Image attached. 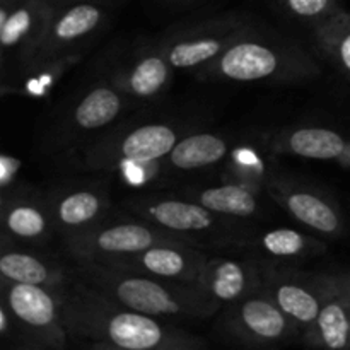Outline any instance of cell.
Masks as SVG:
<instances>
[{"label": "cell", "mask_w": 350, "mask_h": 350, "mask_svg": "<svg viewBox=\"0 0 350 350\" xmlns=\"http://www.w3.org/2000/svg\"><path fill=\"white\" fill-rule=\"evenodd\" d=\"M72 347L92 350H200L208 342L173 321L137 313L75 275L62 299Z\"/></svg>", "instance_id": "6da1fadb"}, {"label": "cell", "mask_w": 350, "mask_h": 350, "mask_svg": "<svg viewBox=\"0 0 350 350\" xmlns=\"http://www.w3.org/2000/svg\"><path fill=\"white\" fill-rule=\"evenodd\" d=\"M321 74L301 44L252 23L214 62L195 72L205 82L304 84Z\"/></svg>", "instance_id": "7a4b0ae2"}, {"label": "cell", "mask_w": 350, "mask_h": 350, "mask_svg": "<svg viewBox=\"0 0 350 350\" xmlns=\"http://www.w3.org/2000/svg\"><path fill=\"white\" fill-rule=\"evenodd\" d=\"M79 279L108 299L161 320H208L222 310L191 284L144 275L98 262H72Z\"/></svg>", "instance_id": "3957f363"}, {"label": "cell", "mask_w": 350, "mask_h": 350, "mask_svg": "<svg viewBox=\"0 0 350 350\" xmlns=\"http://www.w3.org/2000/svg\"><path fill=\"white\" fill-rule=\"evenodd\" d=\"M130 215L188 239L200 248L241 246L252 236L243 219L226 217L185 195H139L123 204Z\"/></svg>", "instance_id": "277c9868"}, {"label": "cell", "mask_w": 350, "mask_h": 350, "mask_svg": "<svg viewBox=\"0 0 350 350\" xmlns=\"http://www.w3.org/2000/svg\"><path fill=\"white\" fill-rule=\"evenodd\" d=\"M64 293L0 279V303L14 323L10 347L17 350H65L70 347L62 311Z\"/></svg>", "instance_id": "5b68a950"}, {"label": "cell", "mask_w": 350, "mask_h": 350, "mask_svg": "<svg viewBox=\"0 0 350 350\" xmlns=\"http://www.w3.org/2000/svg\"><path fill=\"white\" fill-rule=\"evenodd\" d=\"M181 137L183 129L174 123H139L92 139L82 150L81 163L88 171L115 173L123 164L164 159Z\"/></svg>", "instance_id": "8992f818"}, {"label": "cell", "mask_w": 350, "mask_h": 350, "mask_svg": "<svg viewBox=\"0 0 350 350\" xmlns=\"http://www.w3.org/2000/svg\"><path fill=\"white\" fill-rule=\"evenodd\" d=\"M159 243L190 241L135 215L122 221H109L108 215L94 228L62 238V246L72 262L85 260L99 263L144 252L149 246Z\"/></svg>", "instance_id": "52a82bcc"}, {"label": "cell", "mask_w": 350, "mask_h": 350, "mask_svg": "<svg viewBox=\"0 0 350 350\" xmlns=\"http://www.w3.org/2000/svg\"><path fill=\"white\" fill-rule=\"evenodd\" d=\"M109 21V7L89 0H75L51 14L40 41L19 72L41 67L62 58L81 57L91 41L99 36Z\"/></svg>", "instance_id": "ba28073f"}, {"label": "cell", "mask_w": 350, "mask_h": 350, "mask_svg": "<svg viewBox=\"0 0 350 350\" xmlns=\"http://www.w3.org/2000/svg\"><path fill=\"white\" fill-rule=\"evenodd\" d=\"M217 332L241 347H275L301 342L297 325L260 289L228 304L219 317Z\"/></svg>", "instance_id": "9c48e42d"}, {"label": "cell", "mask_w": 350, "mask_h": 350, "mask_svg": "<svg viewBox=\"0 0 350 350\" xmlns=\"http://www.w3.org/2000/svg\"><path fill=\"white\" fill-rule=\"evenodd\" d=\"M255 21L246 12H226L200 23L181 26L159 38L174 70H191L214 62Z\"/></svg>", "instance_id": "30bf717a"}, {"label": "cell", "mask_w": 350, "mask_h": 350, "mask_svg": "<svg viewBox=\"0 0 350 350\" xmlns=\"http://www.w3.org/2000/svg\"><path fill=\"white\" fill-rule=\"evenodd\" d=\"M265 191L291 217L323 238L337 239L345 234L347 224L342 208L334 198L313 185L273 171Z\"/></svg>", "instance_id": "8fae6325"}, {"label": "cell", "mask_w": 350, "mask_h": 350, "mask_svg": "<svg viewBox=\"0 0 350 350\" xmlns=\"http://www.w3.org/2000/svg\"><path fill=\"white\" fill-rule=\"evenodd\" d=\"M60 238L94 228L109 215V191L103 181H67L46 191Z\"/></svg>", "instance_id": "7c38bea8"}, {"label": "cell", "mask_w": 350, "mask_h": 350, "mask_svg": "<svg viewBox=\"0 0 350 350\" xmlns=\"http://www.w3.org/2000/svg\"><path fill=\"white\" fill-rule=\"evenodd\" d=\"M260 262L262 289L297 325L303 335L320 313L321 275H311L265 260Z\"/></svg>", "instance_id": "4fadbf2b"}, {"label": "cell", "mask_w": 350, "mask_h": 350, "mask_svg": "<svg viewBox=\"0 0 350 350\" xmlns=\"http://www.w3.org/2000/svg\"><path fill=\"white\" fill-rule=\"evenodd\" d=\"M132 99L115 88L108 79H101L72 105L58 129L57 149H68L84 137L94 135L111 126L122 116Z\"/></svg>", "instance_id": "5bb4252c"}, {"label": "cell", "mask_w": 350, "mask_h": 350, "mask_svg": "<svg viewBox=\"0 0 350 350\" xmlns=\"http://www.w3.org/2000/svg\"><path fill=\"white\" fill-rule=\"evenodd\" d=\"M173 74V65L159 40H156L135 48L129 57L116 62L106 79L132 101H150L167 91Z\"/></svg>", "instance_id": "9a60e30c"}, {"label": "cell", "mask_w": 350, "mask_h": 350, "mask_svg": "<svg viewBox=\"0 0 350 350\" xmlns=\"http://www.w3.org/2000/svg\"><path fill=\"white\" fill-rule=\"evenodd\" d=\"M2 238L26 246L48 245L55 231L46 191L16 187L2 193Z\"/></svg>", "instance_id": "2e32d148"}, {"label": "cell", "mask_w": 350, "mask_h": 350, "mask_svg": "<svg viewBox=\"0 0 350 350\" xmlns=\"http://www.w3.org/2000/svg\"><path fill=\"white\" fill-rule=\"evenodd\" d=\"M208 256L211 255L207 250L191 243H159L149 246L144 252L106 260L103 265L174 280V282L191 284L197 279L202 265L207 262Z\"/></svg>", "instance_id": "e0dca14e"}, {"label": "cell", "mask_w": 350, "mask_h": 350, "mask_svg": "<svg viewBox=\"0 0 350 350\" xmlns=\"http://www.w3.org/2000/svg\"><path fill=\"white\" fill-rule=\"evenodd\" d=\"M55 10L33 0H0V46L3 74L23 65L40 41Z\"/></svg>", "instance_id": "ac0fdd59"}, {"label": "cell", "mask_w": 350, "mask_h": 350, "mask_svg": "<svg viewBox=\"0 0 350 350\" xmlns=\"http://www.w3.org/2000/svg\"><path fill=\"white\" fill-rule=\"evenodd\" d=\"M0 279L64 293L75 279V272L74 263L67 265L55 256L43 253L38 246L19 245L2 238Z\"/></svg>", "instance_id": "d6986e66"}, {"label": "cell", "mask_w": 350, "mask_h": 350, "mask_svg": "<svg viewBox=\"0 0 350 350\" xmlns=\"http://www.w3.org/2000/svg\"><path fill=\"white\" fill-rule=\"evenodd\" d=\"M191 286L221 306H228L262 289V262L256 256H208Z\"/></svg>", "instance_id": "ffe728a7"}, {"label": "cell", "mask_w": 350, "mask_h": 350, "mask_svg": "<svg viewBox=\"0 0 350 350\" xmlns=\"http://www.w3.org/2000/svg\"><path fill=\"white\" fill-rule=\"evenodd\" d=\"M269 152L301 159L334 161L345 166L350 154V137L334 129L318 125H296L263 135Z\"/></svg>", "instance_id": "44dd1931"}, {"label": "cell", "mask_w": 350, "mask_h": 350, "mask_svg": "<svg viewBox=\"0 0 350 350\" xmlns=\"http://www.w3.org/2000/svg\"><path fill=\"white\" fill-rule=\"evenodd\" d=\"M313 349L350 350V303L338 291L332 273H321V308L314 323L301 335Z\"/></svg>", "instance_id": "7402d4cb"}, {"label": "cell", "mask_w": 350, "mask_h": 350, "mask_svg": "<svg viewBox=\"0 0 350 350\" xmlns=\"http://www.w3.org/2000/svg\"><path fill=\"white\" fill-rule=\"evenodd\" d=\"M239 248H248L256 258L280 265L317 258L327 252V245L321 239L287 228L252 234Z\"/></svg>", "instance_id": "603a6c76"}, {"label": "cell", "mask_w": 350, "mask_h": 350, "mask_svg": "<svg viewBox=\"0 0 350 350\" xmlns=\"http://www.w3.org/2000/svg\"><path fill=\"white\" fill-rule=\"evenodd\" d=\"M181 195L198 202L204 207L234 219H252L258 215L260 202L258 191L245 185L222 181V185L202 188H185Z\"/></svg>", "instance_id": "cb8c5ba5"}, {"label": "cell", "mask_w": 350, "mask_h": 350, "mask_svg": "<svg viewBox=\"0 0 350 350\" xmlns=\"http://www.w3.org/2000/svg\"><path fill=\"white\" fill-rule=\"evenodd\" d=\"M231 144L219 133L197 132L183 135L166 156L173 171H197L226 161Z\"/></svg>", "instance_id": "d4e9b609"}, {"label": "cell", "mask_w": 350, "mask_h": 350, "mask_svg": "<svg viewBox=\"0 0 350 350\" xmlns=\"http://www.w3.org/2000/svg\"><path fill=\"white\" fill-rule=\"evenodd\" d=\"M273 167L260 150V146L253 144H238L232 146L231 152L226 157V167L222 173V181L245 185L258 193L265 191L267 181L272 176Z\"/></svg>", "instance_id": "484cf974"}, {"label": "cell", "mask_w": 350, "mask_h": 350, "mask_svg": "<svg viewBox=\"0 0 350 350\" xmlns=\"http://www.w3.org/2000/svg\"><path fill=\"white\" fill-rule=\"evenodd\" d=\"M313 41L318 53L350 81V12L342 10L330 21L314 27Z\"/></svg>", "instance_id": "4316f807"}, {"label": "cell", "mask_w": 350, "mask_h": 350, "mask_svg": "<svg viewBox=\"0 0 350 350\" xmlns=\"http://www.w3.org/2000/svg\"><path fill=\"white\" fill-rule=\"evenodd\" d=\"M277 7L289 19L308 26L311 31L345 10L340 0H277Z\"/></svg>", "instance_id": "83f0119b"}, {"label": "cell", "mask_w": 350, "mask_h": 350, "mask_svg": "<svg viewBox=\"0 0 350 350\" xmlns=\"http://www.w3.org/2000/svg\"><path fill=\"white\" fill-rule=\"evenodd\" d=\"M170 164L164 159L156 161H142V163H129L120 166L115 171L122 181L129 187H150L156 181L164 180L167 173H171Z\"/></svg>", "instance_id": "f1b7e54d"}, {"label": "cell", "mask_w": 350, "mask_h": 350, "mask_svg": "<svg viewBox=\"0 0 350 350\" xmlns=\"http://www.w3.org/2000/svg\"><path fill=\"white\" fill-rule=\"evenodd\" d=\"M19 171L21 161L17 157L9 156V154L0 156V188H2V193H7V191L17 187L16 181Z\"/></svg>", "instance_id": "f546056e"}, {"label": "cell", "mask_w": 350, "mask_h": 350, "mask_svg": "<svg viewBox=\"0 0 350 350\" xmlns=\"http://www.w3.org/2000/svg\"><path fill=\"white\" fill-rule=\"evenodd\" d=\"M334 277L335 284H337L338 291L344 294L345 299L350 303V272H338V273H332Z\"/></svg>", "instance_id": "4dcf8cb0"}, {"label": "cell", "mask_w": 350, "mask_h": 350, "mask_svg": "<svg viewBox=\"0 0 350 350\" xmlns=\"http://www.w3.org/2000/svg\"><path fill=\"white\" fill-rule=\"evenodd\" d=\"M33 2H36V3H41V5H44V7H50V9L57 10V9H60V7L67 5V3L74 2V0H33Z\"/></svg>", "instance_id": "1f68e13d"}, {"label": "cell", "mask_w": 350, "mask_h": 350, "mask_svg": "<svg viewBox=\"0 0 350 350\" xmlns=\"http://www.w3.org/2000/svg\"><path fill=\"white\" fill-rule=\"evenodd\" d=\"M74 2H75V0H74ZM89 2L101 3V5H106V7H109V9H111V5L115 3V0H89Z\"/></svg>", "instance_id": "d6a6232c"}, {"label": "cell", "mask_w": 350, "mask_h": 350, "mask_svg": "<svg viewBox=\"0 0 350 350\" xmlns=\"http://www.w3.org/2000/svg\"><path fill=\"white\" fill-rule=\"evenodd\" d=\"M174 2H193V0H174Z\"/></svg>", "instance_id": "836d02e7"}]
</instances>
